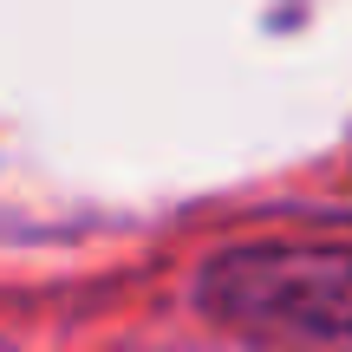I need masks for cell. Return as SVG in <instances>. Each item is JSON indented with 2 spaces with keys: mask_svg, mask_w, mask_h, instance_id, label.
<instances>
[{
  "mask_svg": "<svg viewBox=\"0 0 352 352\" xmlns=\"http://www.w3.org/2000/svg\"><path fill=\"white\" fill-rule=\"evenodd\" d=\"M196 314L248 340H352V248H228L196 274Z\"/></svg>",
  "mask_w": 352,
  "mask_h": 352,
  "instance_id": "1",
  "label": "cell"
}]
</instances>
